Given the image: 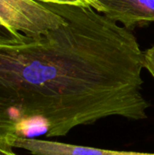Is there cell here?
Listing matches in <instances>:
<instances>
[{"instance_id": "1", "label": "cell", "mask_w": 154, "mask_h": 155, "mask_svg": "<svg viewBox=\"0 0 154 155\" xmlns=\"http://www.w3.org/2000/svg\"><path fill=\"white\" fill-rule=\"evenodd\" d=\"M0 20L11 35H42L64 23V18L37 0H0Z\"/></svg>"}, {"instance_id": "2", "label": "cell", "mask_w": 154, "mask_h": 155, "mask_svg": "<svg viewBox=\"0 0 154 155\" xmlns=\"http://www.w3.org/2000/svg\"><path fill=\"white\" fill-rule=\"evenodd\" d=\"M93 9L129 30L154 23V0H97Z\"/></svg>"}, {"instance_id": "3", "label": "cell", "mask_w": 154, "mask_h": 155, "mask_svg": "<svg viewBox=\"0 0 154 155\" xmlns=\"http://www.w3.org/2000/svg\"><path fill=\"white\" fill-rule=\"evenodd\" d=\"M8 143L13 148L24 149L33 155H154L151 153L113 151L34 138L17 137Z\"/></svg>"}, {"instance_id": "4", "label": "cell", "mask_w": 154, "mask_h": 155, "mask_svg": "<svg viewBox=\"0 0 154 155\" xmlns=\"http://www.w3.org/2000/svg\"><path fill=\"white\" fill-rule=\"evenodd\" d=\"M42 3H50L64 5H75V6H91L93 8L97 0H37Z\"/></svg>"}, {"instance_id": "5", "label": "cell", "mask_w": 154, "mask_h": 155, "mask_svg": "<svg viewBox=\"0 0 154 155\" xmlns=\"http://www.w3.org/2000/svg\"><path fill=\"white\" fill-rule=\"evenodd\" d=\"M143 65L154 80V45L143 53Z\"/></svg>"}, {"instance_id": "6", "label": "cell", "mask_w": 154, "mask_h": 155, "mask_svg": "<svg viewBox=\"0 0 154 155\" xmlns=\"http://www.w3.org/2000/svg\"><path fill=\"white\" fill-rule=\"evenodd\" d=\"M7 143L0 140V155H17Z\"/></svg>"}, {"instance_id": "7", "label": "cell", "mask_w": 154, "mask_h": 155, "mask_svg": "<svg viewBox=\"0 0 154 155\" xmlns=\"http://www.w3.org/2000/svg\"><path fill=\"white\" fill-rule=\"evenodd\" d=\"M0 26H1V27H3V23L1 22V20H0ZM3 28H4V27H3Z\"/></svg>"}]
</instances>
